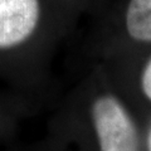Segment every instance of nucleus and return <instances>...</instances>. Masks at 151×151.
<instances>
[{
    "label": "nucleus",
    "instance_id": "obj_4",
    "mask_svg": "<svg viewBox=\"0 0 151 151\" xmlns=\"http://www.w3.org/2000/svg\"><path fill=\"white\" fill-rule=\"evenodd\" d=\"M18 116V102L10 94L0 92V149L13 134Z\"/></svg>",
    "mask_w": 151,
    "mask_h": 151
},
{
    "label": "nucleus",
    "instance_id": "obj_6",
    "mask_svg": "<svg viewBox=\"0 0 151 151\" xmlns=\"http://www.w3.org/2000/svg\"><path fill=\"white\" fill-rule=\"evenodd\" d=\"M49 1L53 4L58 10H60L64 14L65 12H67V9H69L76 1H77V0H49Z\"/></svg>",
    "mask_w": 151,
    "mask_h": 151
},
{
    "label": "nucleus",
    "instance_id": "obj_1",
    "mask_svg": "<svg viewBox=\"0 0 151 151\" xmlns=\"http://www.w3.org/2000/svg\"><path fill=\"white\" fill-rule=\"evenodd\" d=\"M62 17L49 0H0V81H29Z\"/></svg>",
    "mask_w": 151,
    "mask_h": 151
},
{
    "label": "nucleus",
    "instance_id": "obj_2",
    "mask_svg": "<svg viewBox=\"0 0 151 151\" xmlns=\"http://www.w3.org/2000/svg\"><path fill=\"white\" fill-rule=\"evenodd\" d=\"M91 119L100 151H140L135 124L117 98L98 96L92 102Z\"/></svg>",
    "mask_w": 151,
    "mask_h": 151
},
{
    "label": "nucleus",
    "instance_id": "obj_5",
    "mask_svg": "<svg viewBox=\"0 0 151 151\" xmlns=\"http://www.w3.org/2000/svg\"><path fill=\"white\" fill-rule=\"evenodd\" d=\"M141 87L145 96L151 101V58L147 60L141 76Z\"/></svg>",
    "mask_w": 151,
    "mask_h": 151
},
{
    "label": "nucleus",
    "instance_id": "obj_3",
    "mask_svg": "<svg viewBox=\"0 0 151 151\" xmlns=\"http://www.w3.org/2000/svg\"><path fill=\"white\" fill-rule=\"evenodd\" d=\"M124 23L132 40L151 43V0H127Z\"/></svg>",
    "mask_w": 151,
    "mask_h": 151
},
{
    "label": "nucleus",
    "instance_id": "obj_7",
    "mask_svg": "<svg viewBox=\"0 0 151 151\" xmlns=\"http://www.w3.org/2000/svg\"><path fill=\"white\" fill-rule=\"evenodd\" d=\"M149 151H151V131H150V136H149Z\"/></svg>",
    "mask_w": 151,
    "mask_h": 151
}]
</instances>
